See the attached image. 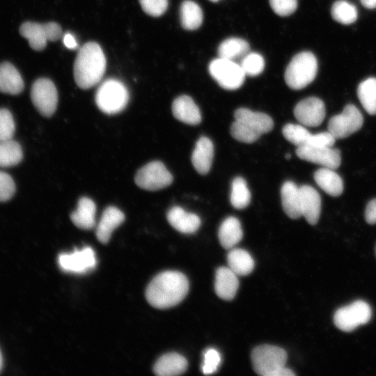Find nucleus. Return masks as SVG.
I'll list each match as a JSON object with an SVG mask.
<instances>
[{"label": "nucleus", "instance_id": "nucleus-1", "mask_svg": "<svg viewBox=\"0 0 376 376\" xmlns=\"http://www.w3.org/2000/svg\"><path fill=\"white\" fill-rule=\"evenodd\" d=\"M189 281L178 271H166L157 274L148 284L146 297L157 308H168L179 304L187 295Z\"/></svg>", "mask_w": 376, "mask_h": 376}, {"label": "nucleus", "instance_id": "nucleus-2", "mask_svg": "<svg viewBox=\"0 0 376 376\" xmlns=\"http://www.w3.org/2000/svg\"><path fill=\"white\" fill-rule=\"evenodd\" d=\"M107 65L100 46L95 42L84 44L79 50L74 63V79L82 89H88L103 77Z\"/></svg>", "mask_w": 376, "mask_h": 376}, {"label": "nucleus", "instance_id": "nucleus-3", "mask_svg": "<svg viewBox=\"0 0 376 376\" xmlns=\"http://www.w3.org/2000/svg\"><path fill=\"white\" fill-rule=\"evenodd\" d=\"M286 352L281 347L272 345L256 347L251 352L254 371L263 376H292L295 374L285 366Z\"/></svg>", "mask_w": 376, "mask_h": 376}, {"label": "nucleus", "instance_id": "nucleus-4", "mask_svg": "<svg viewBox=\"0 0 376 376\" xmlns=\"http://www.w3.org/2000/svg\"><path fill=\"white\" fill-rule=\"evenodd\" d=\"M318 61L310 52H301L290 61L285 72V81L293 90H300L311 84L315 78Z\"/></svg>", "mask_w": 376, "mask_h": 376}, {"label": "nucleus", "instance_id": "nucleus-5", "mask_svg": "<svg viewBox=\"0 0 376 376\" xmlns=\"http://www.w3.org/2000/svg\"><path fill=\"white\" fill-rule=\"evenodd\" d=\"M129 92L120 81L108 79L97 89L95 101L103 113L109 115L121 112L129 101Z\"/></svg>", "mask_w": 376, "mask_h": 376}, {"label": "nucleus", "instance_id": "nucleus-6", "mask_svg": "<svg viewBox=\"0 0 376 376\" xmlns=\"http://www.w3.org/2000/svg\"><path fill=\"white\" fill-rule=\"evenodd\" d=\"M372 311L369 304L363 300H357L338 308L334 313V322L341 331L350 332L371 318Z\"/></svg>", "mask_w": 376, "mask_h": 376}, {"label": "nucleus", "instance_id": "nucleus-7", "mask_svg": "<svg viewBox=\"0 0 376 376\" xmlns=\"http://www.w3.org/2000/svg\"><path fill=\"white\" fill-rule=\"evenodd\" d=\"M209 72L220 86L226 90L239 88L246 76L240 63L219 57L210 62Z\"/></svg>", "mask_w": 376, "mask_h": 376}, {"label": "nucleus", "instance_id": "nucleus-8", "mask_svg": "<svg viewBox=\"0 0 376 376\" xmlns=\"http://www.w3.org/2000/svg\"><path fill=\"white\" fill-rule=\"evenodd\" d=\"M173 176L160 161H152L141 167L136 173L135 183L145 190L157 191L169 186Z\"/></svg>", "mask_w": 376, "mask_h": 376}, {"label": "nucleus", "instance_id": "nucleus-9", "mask_svg": "<svg viewBox=\"0 0 376 376\" xmlns=\"http://www.w3.org/2000/svg\"><path fill=\"white\" fill-rule=\"evenodd\" d=\"M361 111L353 104L346 105L343 111L331 117L328 123V131L336 139H344L358 131L363 125Z\"/></svg>", "mask_w": 376, "mask_h": 376}, {"label": "nucleus", "instance_id": "nucleus-10", "mask_svg": "<svg viewBox=\"0 0 376 376\" xmlns=\"http://www.w3.org/2000/svg\"><path fill=\"white\" fill-rule=\"evenodd\" d=\"M31 99L42 116H52L58 104V93L54 84L47 78L38 79L32 85Z\"/></svg>", "mask_w": 376, "mask_h": 376}, {"label": "nucleus", "instance_id": "nucleus-11", "mask_svg": "<svg viewBox=\"0 0 376 376\" xmlns=\"http://www.w3.org/2000/svg\"><path fill=\"white\" fill-rule=\"evenodd\" d=\"M284 137L291 143L298 146H328L332 147L336 139L329 132L311 134L302 125L288 123L283 127Z\"/></svg>", "mask_w": 376, "mask_h": 376}, {"label": "nucleus", "instance_id": "nucleus-12", "mask_svg": "<svg viewBox=\"0 0 376 376\" xmlns=\"http://www.w3.org/2000/svg\"><path fill=\"white\" fill-rule=\"evenodd\" d=\"M58 263L60 268L64 272L83 274L95 268L97 260L93 249L85 246L72 253L60 254Z\"/></svg>", "mask_w": 376, "mask_h": 376}, {"label": "nucleus", "instance_id": "nucleus-13", "mask_svg": "<svg viewBox=\"0 0 376 376\" xmlns=\"http://www.w3.org/2000/svg\"><path fill=\"white\" fill-rule=\"evenodd\" d=\"M295 152L300 159L322 167L336 169L341 162L340 150L332 147L301 146H298Z\"/></svg>", "mask_w": 376, "mask_h": 376}, {"label": "nucleus", "instance_id": "nucleus-14", "mask_svg": "<svg viewBox=\"0 0 376 376\" xmlns=\"http://www.w3.org/2000/svg\"><path fill=\"white\" fill-rule=\"evenodd\" d=\"M325 107L323 101L316 97H310L301 100L294 109V115L301 125L307 127H318L325 117Z\"/></svg>", "mask_w": 376, "mask_h": 376}, {"label": "nucleus", "instance_id": "nucleus-15", "mask_svg": "<svg viewBox=\"0 0 376 376\" xmlns=\"http://www.w3.org/2000/svg\"><path fill=\"white\" fill-rule=\"evenodd\" d=\"M125 220L124 213L115 206H109L103 212L96 226L95 235L103 244L107 243L113 231Z\"/></svg>", "mask_w": 376, "mask_h": 376}, {"label": "nucleus", "instance_id": "nucleus-16", "mask_svg": "<svg viewBox=\"0 0 376 376\" xmlns=\"http://www.w3.org/2000/svg\"><path fill=\"white\" fill-rule=\"evenodd\" d=\"M302 216L307 222L315 225L321 212V198L318 191L309 185L299 187Z\"/></svg>", "mask_w": 376, "mask_h": 376}, {"label": "nucleus", "instance_id": "nucleus-17", "mask_svg": "<svg viewBox=\"0 0 376 376\" xmlns=\"http://www.w3.org/2000/svg\"><path fill=\"white\" fill-rule=\"evenodd\" d=\"M166 217L170 225L182 233H194L201 226V219L198 216L186 212L180 206L172 207L168 211Z\"/></svg>", "mask_w": 376, "mask_h": 376}, {"label": "nucleus", "instance_id": "nucleus-18", "mask_svg": "<svg viewBox=\"0 0 376 376\" xmlns=\"http://www.w3.org/2000/svg\"><path fill=\"white\" fill-rule=\"evenodd\" d=\"M171 109L173 116L184 123L196 125L201 122L200 109L188 95H183L175 98Z\"/></svg>", "mask_w": 376, "mask_h": 376}, {"label": "nucleus", "instance_id": "nucleus-19", "mask_svg": "<svg viewBox=\"0 0 376 376\" xmlns=\"http://www.w3.org/2000/svg\"><path fill=\"white\" fill-rule=\"evenodd\" d=\"M234 117L235 120L244 123L260 135L270 132L274 127V122L267 114L246 108L237 109Z\"/></svg>", "mask_w": 376, "mask_h": 376}, {"label": "nucleus", "instance_id": "nucleus-20", "mask_svg": "<svg viewBox=\"0 0 376 376\" xmlns=\"http://www.w3.org/2000/svg\"><path fill=\"white\" fill-rule=\"evenodd\" d=\"M239 287L237 275L228 267H219L215 274L214 290L219 297L231 300Z\"/></svg>", "mask_w": 376, "mask_h": 376}, {"label": "nucleus", "instance_id": "nucleus-21", "mask_svg": "<svg viewBox=\"0 0 376 376\" xmlns=\"http://www.w3.org/2000/svg\"><path fill=\"white\" fill-rule=\"evenodd\" d=\"M214 157V146L212 141L205 136L201 137L196 142L191 155V162L196 171L207 174L211 168Z\"/></svg>", "mask_w": 376, "mask_h": 376}, {"label": "nucleus", "instance_id": "nucleus-22", "mask_svg": "<svg viewBox=\"0 0 376 376\" xmlns=\"http://www.w3.org/2000/svg\"><path fill=\"white\" fill-rule=\"evenodd\" d=\"M95 203L88 197L84 196L79 199L76 210L70 214V219L77 228L90 230L95 226Z\"/></svg>", "mask_w": 376, "mask_h": 376}, {"label": "nucleus", "instance_id": "nucleus-23", "mask_svg": "<svg viewBox=\"0 0 376 376\" xmlns=\"http://www.w3.org/2000/svg\"><path fill=\"white\" fill-rule=\"evenodd\" d=\"M187 368V361L175 352L162 355L155 363L153 371L159 376H175L182 374Z\"/></svg>", "mask_w": 376, "mask_h": 376}, {"label": "nucleus", "instance_id": "nucleus-24", "mask_svg": "<svg viewBox=\"0 0 376 376\" xmlns=\"http://www.w3.org/2000/svg\"><path fill=\"white\" fill-rule=\"evenodd\" d=\"M24 87L23 79L17 68L9 62L0 63V92L18 95Z\"/></svg>", "mask_w": 376, "mask_h": 376}, {"label": "nucleus", "instance_id": "nucleus-25", "mask_svg": "<svg viewBox=\"0 0 376 376\" xmlns=\"http://www.w3.org/2000/svg\"><path fill=\"white\" fill-rule=\"evenodd\" d=\"M283 210L291 219L302 216L299 187L292 181L285 182L281 189Z\"/></svg>", "mask_w": 376, "mask_h": 376}, {"label": "nucleus", "instance_id": "nucleus-26", "mask_svg": "<svg viewBox=\"0 0 376 376\" xmlns=\"http://www.w3.org/2000/svg\"><path fill=\"white\" fill-rule=\"evenodd\" d=\"M316 184L331 196H338L343 191V182L334 169L322 167L314 173Z\"/></svg>", "mask_w": 376, "mask_h": 376}, {"label": "nucleus", "instance_id": "nucleus-27", "mask_svg": "<svg viewBox=\"0 0 376 376\" xmlns=\"http://www.w3.org/2000/svg\"><path fill=\"white\" fill-rule=\"evenodd\" d=\"M243 232L240 221L234 217H228L221 223L218 237L225 249L233 248L242 238Z\"/></svg>", "mask_w": 376, "mask_h": 376}, {"label": "nucleus", "instance_id": "nucleus-28", "mask_svg": "<svg viewBox=\"0 0 376 376\" xmlns=\"http://www.w3.org/2000/svg\"><path fill=\"white\" fill-rule=\"evenodd\" d=\"M19 33L28 40L31 48L36 51H41L47 45L48 38L44 24L25 22L19 28Z\"/></svg>", "mask_w": 376, "mask_h": 376}, {"label": "nucleus", "instance_id": "nucleus-29", "mask_svg": "<svg viewBox=\"0 0 376 376\" xmlns=\"http://www.w3.org/2000/svg\"><path fill=\"white\" fill-rule=\"evenodd\" d=\"M250 52L249 43L240 38H230L224 40L218 48L219 58L235 62L241 61Z\"/></svg>", "mask_w": 376, "mask_h": 376}, {"label": "nucleus", "instance_id": "nucleus-30", "mask_svg": "<svg viewBox=\"0 0 376 376\" xmlns=\"http://www.w3.org/2000/svg\"><path fill=\"white\" fill-rule=\"evenodd\" d=\"M228 267L237 276L249 274L254 268V260L244 249H232L227 256Z\"/></svg>", "mask_w": 376, "mask_h": 376}, {"label": "nucleus", "instance_id": "nucleus-31", "mask_svg": "<svg viewBox=\"0 0 376 376\" xmlns=\"http://www.w3.org/2000/svg\"><path fill=\"white\" fill-rule=\"evenodd\" d=\"M180 22L186 30H196L203 22V15L201 7L191 0L184 1L180 9Z\"/></svg>", "mask_w": 376, "mask_h": 376}, {"label": "nucleus", "instance_id": "nucleus-32", "mask_svg": "<svg viewBox=\"0 0 376 376\" xmlns=\"http://www.w3.org/2000/svg\"><path fill=\"white\" fill-rule=\"evenodd\" d=\"M357 95L363 109L370 115L376 114V78L369 77L361 82Z\"/></svg>", "mask_w": 376, "mask_h": 376}, {"label": "nucleus", "instance_id": "nucleus-33", "mask_svg": "<svg viewBox=\"0 0 376 376\" xmlns=\"http://www.w3.org/2000/svg\"><path fill=\"white\" fill-rule=\"evenodd\" d=\"M22 158V147L16 141L11 139L0 141V167L15 166Z\"/></svg>", "mask_w": 376, "mask_h": 376}, {"label": "nucleus", "instance_id": "nucleus-34", "mask_svg": "<svg viewBox=\"0 0 376 376\" xmlns=\"http://www.w3.org/2000/svg\"><path fill=\"white\" fill-rule=\"evenodd\" d=\"M230 201L231 205L236 209H244L249 205L251 193L243 178L236 177L233 180Z\"/></svg>", "mask_w": 376, "mask_h": 376}, {"label": "nucleus", "instance_id": "nucleus-35", "mask_svg": "<svg viewBox=\"0 0 376 376\" xmlns=\"http://www.w3.org/2000/svg\"><path fill=\"white\" fill-rule=\"evenodd\" d=\"M331 13L333 19L343 24L354 23L358 17L356 6L345 0H338L334 3Z\"/></svg>", "mask_w": 376, "mask_h": 376}, {"label": "nucleus", "instance_id": "nucleus-36", "mask_svg": "<svg viewBox=\"0 0 376 376\" xmlns=\"http://www.w3.org/2000/svg\"><path fill=\"white\" fill-rule=\"evenodd\" d=\"M240 65L246 75L256 76L263 71L265 61L260 54L249 52L242 58Z\"/></svg>", "mask_w": 376, "mask_h": 376}, {"label": "nucleus", "instance_id": "nucleus-37", "mask_svg": "<svg viewBox=\"0 0 376 376\" xmlns=\"http://www.w3.org/2000/svg\"><path fill=\"white\" fill-rule=\"evenodd\" d=\"M230 134L235 139L246 143L255 142L260 136V134L237 120L233 123Z\"/></svg>", "mask_w": 376, "mask_h": 376}, {"label": "nucleus", "instance_id": "nucleus-38", "mask_svg": "<svg viewBox=\"0 0 376 376\" xmlns=\"http://www.w3.org/2000/svg\"><path fill=\"white\" fill-rule=\"evenodd\" d=\"M15 124L11 112L5 108L0 109V141L13 139Z\"/></svg>", "mask_w": 376, "mask_h": 376}, {"label": "nucleus", "instance_id": "nucleus-39", "mask_svg": "<svg viewBox=\"0 0 376 376\" xmlns=\"http://www.w3.org/2000/svg\"><path fill=\"white\" fill-rule=\"evenodd\" d=\"M221 363V356L214 348L207 349L203 354V361L201 370L205 375L215 373Z\"/></svg>", "mask_w": 376, "mask_h": 376}, {"label": "nucleus", "instance_id": "nucleus-40", "mask_svg": "<svg viewBox=\"0 0 376 376\" xmlns=\"http://www.w3.org/2000/svg\"><path fill=\"white\" fill-rule=\"evenodd\" d=\"M143 10L152 17L164 14L168 8V0H139Z\"/></svg>", "mask_w": 376, "mask_h": 376}, {"label": "nucleus", "instance_id": "nucleus-41", "mask_svg": "<svg viewBox=\"0 0 376 376\" xmlns=\"http://www.w3.org/2000/svg\"><path fill=\"white\" fill-rule=\"evenodd\" d=\"M15 192V184L12 177L0 171V202L10 200Z\"/></svg>", "mask_w": 376, "mask_h": 376}, {"label": "nucleus", "instance_id": "nucleus-42", "mask_svg": "<svg viewBox=\"0 0 376 376\" xmlns=\"http://www.w3.org/2000/svg\"><path fill=\"white\" fill-rule=\"evenodd\" d=\"M269 4L275 13L280 16H288L297 9V0H269Z\"/></svg>", "mask_w": 376, "mask_h": 376}, {"label": "nucleus", "instance_id": "nucleus-43", "mask_svg": "<svg viewBox=\"0 0 376 376\" xmlns=\"http://www.w3.org/2000/svg\"><path fill=\"white\" fill-rule=\"evenodd\" d=\"M44 24L47 31L48 41H56L62 36V29L58 23L49 22L44 23Z\"/></svg>", "mask_w": 376, "mask_h": 376}, {"label": "nucleus", "instance_id": "nucleus-44", "mask_svg": "<svg viewBox=\"0 0 376 376\" xmlns=\"http://www.w3.org/2000/svg\"><path fill=\"white\" fill-rule=\"evenodd\" d=\"M365 219L368 224H376V198L371 200L366 205Z\"/></svg>", "mask_w": 376, "mask_h": 376}, {"label": "nucleus", "instance_id": "nucleus-45", "mask_svg": "<svg viewBox=\"0 0 376 376\" xmlns=\"http://www.w3.org/2000/svg\"><path fill=\"white\" fill-rule=\"evenodd\" d=\"M63 42L64 45L70 49H75L78 46L76 39L70 33H66L63 36Z\"/></svg>", "mask_w": 376, "mask_h": 376}, {"label": "nucleus", "instance_id": "nucleus-46", "mask_svg": "<svg viewBox=\"0 0 376 376\" xmlns=\"http://www.w3.org/2000/svg\"><path fill=\"white\" fill-rule=\"evenodd\" d=\"M361 4L368 9L376 8V0H360Z\"/></svg>", "mask_w": 376, "mask_h": 376}, {"label": "nucleus", "instance_id": "nucleus-47", "mask_svg": "<svg viewBox=\"0 0 376 376\" xmlns=\"http://www.w3.org/2000/svg\"><path fill=\"white\" fill-rule=\"evenodd\" d=\"M2 364H3V361H2V355H1V351H0V370L2 368Z\"/></svg>", "mask_w": 376, "mask_h": 376}, {"label": "nucleus", "instance_id": "nucleus-48", "mask_svg": "<svg viewBox=\"0 0 376 376\" xmlns=\"http://www.w3.org/2000/svg\"><path fill=\"white\" fill-rule=\"evenodd\" d=\"M285 158L287 159H289L290 158V155L289 153H288L286 155H285Z\"/></svg>", "mask_w": 376, "mask_h": 376}, {"label": "nucleus", "instance_id": "nucleus-49", "mask_svg": "<svg viewBox=\"0 0 376 376\" xmlns=\"http://www.w3.org/2000/svg\"><path fill=\"white\" fill-rule=\"evenodd\" d=\"M210 1H213V2H217V1H218L219 0H210Z\"/></svg>", "mask_w": 376, "mask_h": 376}]
</instances>
